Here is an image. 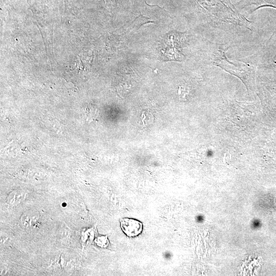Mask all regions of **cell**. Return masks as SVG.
Returning a JSON list of instances; mask_svg holds the SVG:
<instances>
[{
  "mask_svg": "<svg viewBox=\"0 0 276 276\" xmlns=\"http://www.w3.org/2000/svg\"><path fill=\"white\" fill-rule=\"evenodd\" d=\"M123 232L128 237H133L140 235L143 231L141 222L133 218H124L120 220Z\"/></svg>",
  "mask_w": 276,
  "mask_h": 276,
  "instance_id": "3",
  "label": "cell"
},
{
  "mask_svg": "<svg viewBox=\"0 0 276 276\" xmlns=\"http://www.w3.org/2000/svg\"><path fill=\"white\" fill-rule=\"evenodd\" d=\"M182 36V34L177 32H170L165 36L161 50L164 60L181 61L184 59V55L179 50Z\"/></svg>",
  "mask_w": 276,
  "mask_h": 276,
  "instance_id": "2",
  "label": "cell"
},
{
  "mask_svg": "<svg viewBox=\"0 0 276 276\" xmlns=\"http://www.w3.org/2000/svg\"><path fill=\"white\" fill-rule=\"evenodd\" d=\"M247 5L255 6V11L257 9L262 7H271L276 9V0H244Z\"/></svg>",
  "mask_w": 276,
  "mask_h": 276,
  "instance_id": "4",
  "label": "cell"
},
{
  "mask_svg": "<svg viewBox=\"0 0 276 276\" xmlns=\"http://www.w3.org/2000/svg\"><path fill=\"white\" fill-rule=\"evenodd\" d=\"M261 226V221L258 219L254 218L250 222V227L252 229H257Z\"/></svg>",
  "mask_w": 276,
  "mask_h": 276,
  "instance_id": "6",
  "label": "cell"
},
{
  "mask_svg": "<svg viewBox=\"0 0 276 276\" xmlns=\"http://www.w3.org/2000/svg\"><path fill=\"white\" fill-rule=\"evenodd\" d=\"M149 22H153V21H150V19L149 18H146L140 15L134 20L133 22L134 26L136 27L137 29H138L143 25Z\"/></svg>",
  "mask_w": 276,
  "mask_h": 276,
  "instance_id": "5",
  "label": "cell"
},
{
  "mask_svg": "<svg viewBox=\"0 0 276 276\" xmlns=\"http://www.w3.org/2000/svg\"><path fill=\"white\" fill-rule=\"evenodd\" d=\"M225 49L219 47L211 56V63L239 78L246 88L254 90L255 66L253 64L241 61H230L227 58Z\"/></svg>",
  "mask_w": 276,
  "mask_h": 276,
  "instance_id": "1",
  "label": "cell"
},
{
  "mask_svg": "<svg viewBox=\"0 0 276 276\" xmlns=\"http://www.w3.org/2000/svg\"><path fill=\"white\" fill-rule=\"evenodd\" d=\"M204 218V216L202 214H198L195 217L196 221L199 223L203 222Z\"/></svg>",
  "mask_w": 276,
  "mask_h": 276,
  "instance_id": "7",
  "label": "cell"
}]
</instances>
